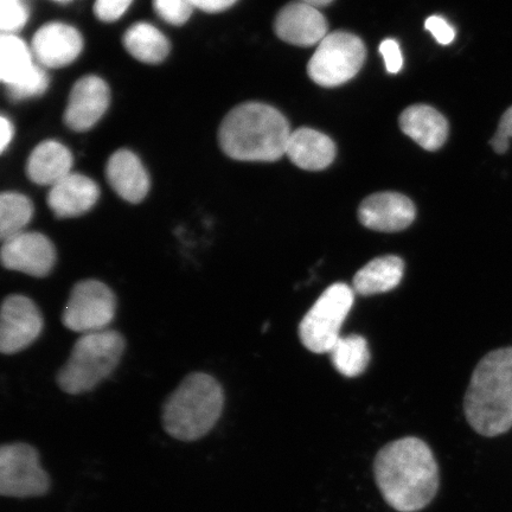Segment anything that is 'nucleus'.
Listing matches in <instances>:
<instances>
[{
	"label": "nucleus",
	"mask_w": 512,
	"mask_h": 512,
	"mask_svg": "<svg viewBox=\"0 0 512 512\" xmlns=\"http://www.w3.org/2000/svg\"><path fill=\"white\" fill-rule=\"evenodd\" d=\"M414 203L398 192H379L366 198L358 209L364 227L381 233H398L414 222Z\"/></svg>",
	"instance_id": "obj_12"
},
{
	"label": "nucleus",
	"mask_w": 512,
	"mask_h": 512,
	"mask_svg": "<svg viewBox=\"0 0 512 512\" xmlns=\"http://www.w3.org/2000/svg\"><path fill=\"white\" fill-rule=\"evenodd\" d=\"M291 127L274 107L247 102L235 107L222 121L220 145L230 158L241 162H275L286 155Z\"/></svg>",
	"instance_id": "obj_2"
},
{
	"label": "nucleus",
	"mask_w": 512,
	"mask_h": 512,
	"mask_svg": "<svg viewBox=\"0 0 512 512\" xmlns=\"http://www.w3.org/2000/svg\"><path fill=\"white\" fill-rule=\"evenodd\" d=\"M153 6L159 17L172 25L188 22L195 9L191 0H153Z\"/></svg>",
	"instance_id": "obj_27"
},
{
	"label": "nucleus",
	"mask_w": 512,
	"mask_h": 512,
	"mask_svg": "<svg viewBox=\"0 0 512 512\" xmlns=\"http://www.w3.org/2000/svg\"><path fill=\"white\" fill-rule=\"evenodd\" d=\"M467 422L483 437L494 438L512 427V347L489 352L473 371L465 394Z\"/></svg>",
	"instance_id": "obj_3"
},
{
	"label": "nucleus",
	"mask_w": 512,
	"mask_h": 512,
	"mask_svg": "<svg viewBox=\"0 0 512 512\" xmlns=\"http://www.w3.org/2000/svg\"><path fill=\"white\" fill-rule=\"evenodd\" d=\"M377 488L389 505L399 512H418L438 494L439 466L424 440L406 437L381 448L374 460Z\"/></svg>",
	"instance_id": "obj_1"
},
{
	"label": "nucleus",
	"mask_w": 512,
	"mask_h": 512,
	"mask_svg": "<svg viewBox=\"0 0 512 512\" xmlns=\"http://www.w3.org/2000/svg\"><path fill=\"white\" fill-rule=\"evenodd\" d=\"M106 175L112 189L123 200L137 204L150 191V177L133 152L120 150L108 160Z\"/></svg>",
	"instance_id": "obj_17"
},
{
	"label": "nucleus",
	"mask_w": 512,
	"mask_h": 512,
	"mask_svg": "<svg viewBox=\"0 0 512 512\" xmlns=\"http://www.w3.org/2000/svg\"><path fill=\"white\" fill-rule=\"evenodd\" d=\"M355 302L354 288L337 283L326 288L299 325V338L307 350L326 354L341 337L342 326Z\"/></svg>",
	"instance_id": "obj_6"
},
{
	"label": "nucleus",
	"mask_w": 512,
	"mask_h": 512,
	"mask_svg": "<svg viewBox=\"0 0 512 512\" xmlns=\"http://www.w3.org/2000/svg\"><path fill=\"white\" fill-rule=\"evenodd\" d=\"M72 168L73 157L67 147L54 140H48L32 151L27 164V174L32 182L53 187L72 174Z\"/></svg>",
	"instance_id": "obj_20"
},
{
	"label": "nucleus",
	"mask_w": 512,
	"mask_h": 512,
	"mask_svg": "<svg viewBox=\"0 0 512 512\" xmlns=\"http://www.w3.org/2000/svg\"><path fill=\"white\" fill-rule=\"evenodd\" d=\"M512 138V106L505 111L499 120V125L494 138L491 139L492 149L498 155H504L509 149V140Z\"/></svg>",
	"instance_id": "obj_30"
},
{
	"label": "nucleus",
	"mask_w": 512,
	"mask_h": 512,
	"mask_svg": "<svg viewBox=\"0 0 512 512\" xmlns=\"http://www.w3.org/2000/svg\"><path fill=\"white\" fill-rule=\"evenodd\" d=\"M49 473L40 462V452L32 445L11 443L0 447V495L8 498L47 496Z\"/></svg>",
	"instance_id": "obj_8"
},
{
	"label": "nucleus",
	"mask_w": 512,
	"mask_h": 512,
	"mask_svg": "<svg viewBox=\"0 0 512 512\" xmlns=\"http://www.w3.org/2000/svg\"><path fill=\"white\" fill-rule=\"evenodd\" d=\"M43 317L32 300L22 294L5 298L0 313V351L14 355L27 349L42 334Z\"/></svg>",
	"instance_id": "obj_10"
},
{
	"label": "nucleus",
	"mask_w": 512,
	"mask_h": 512,
	"mask_svg": "<svg viewBox=\"0 0 512 512\" xmlns=\"http://www.w3.org/2000/svg\"><path fill=\"white\" fill-rule=\"evenodd\" d=\"M48 85V76L40 67L30 79L19 83V85L8 87V91L12 99L24 100L42 95L47 91Z\"/></svg>",
	"instance_id": "obj_28"
},
{
	"label": "nucleus",
	"mask_w": 512,
	"mask_h": 512,
	"mask_svg": "<svg viewBox=\"0 0 512 512\" xmlns=\"http://www.w3.org/2000/svg\"><path fill=\"white\" fill-rule=\"evenodd\" d=\"M107 83L98 76H86L75 83L64 112V123L73 131H87L102 118L110 106Z\"/></svg>",
	"instance_id": "obj_13"
},
{
	"label": "nucleus",
	"mask_w": 512,
	"mask_h": 512,
	"mask_svg": "<svg viewBox=\"0 0 512 512\" xmlns=\"http://www.w3.org/2000/svg\"><path fill=\"white\" fill-rule=\"evenodd\" d=\"M124 44L128 53L144 63L156 64L169 55L170 44L156 27L137 23L126 31Z\"/></svg>",
	"instance_id": "obj_23"
},
{
	"label": "nucleus",
	"mask_w": 512,
	"mask_h": 512,
	"mask_svg": "<svg viewBox=\"0 0 512 512\" xmlns=\"http://www.w3.org/2000/svg\"><path fill=\"white\" fill-rule=\"evenodd\" d=\"M280 40L298 47H311L328 36V22L315 6L291 3L281 9L274 22Z\"/></svg>",
	"instance_id": "obj_14"
},
{
	"label": "nucleus",
	"mask_w": 512,
	"mask_h": 512,
	"mask_svg": "<svg viewBox=\"0 0 512 512\" xmlns=\"http://www.w3.org/2000/svg\"><path fill=\"white\" fill-rule=\"evenodd\" d=\"M238 0H191L195 8L206 12H221L233 6Z\"/></svg>",
	"instance_id": "obj_33"
},
{
	"label": "nucleus",
	"mask_w": 512,
	"mask_h": 512,
	"mask_svg": "<svg viewBox=\"0 0 512 512\" xmlns=\"http://www.w3.org/2000/svg\"><path fill=\"white\" fill-rule=\"evenodd\" d=\"M57 253L48 236L22 232L3 241L2 262L6 270L44 278L54 270Z\"/></svg>",
	"instance_id": "obj_11"
},
{
	"label": "nucleus",
	"mask_w": 512,
	"mask_h": 512,
	"mask_svg": "<svg viewBox=\"0 0 512 512\" xmlns=\"http://www.w3.org/2000/svg\"><path fill=\"white\" fill-rule=\"evenodd\" d=\"M56 2H68V0H56Z\"/></svg>",
	"instance_id": "obj_36"
},
{
	"label": "nucleus",
	"mask_w": 512,
	"mask_h": 512,
	"mask_svg": "<svg viewBox=\"0 0 512 512\" xmlns=\"http://www.w3.org/2000/svg\"><path fill=\"white\" fill-rule=\"evenodd\" d=\"M224 392L213 376L192 373L185 377L163 408V427L170 437L194 443L206 437L219 422Z\"/></svg>",
	"instance_id": "obj_4"
},
{
	"label": "nucleus",
	"mask_w": 512,
	"mask_h": 512,
	"mask_svg": "<svg viewBox=\"0 0 512 512\" xmlns=\"http://www.w3.org/2000/svg\"><path fill=\"white\" fill-rule=\"evenodd\" d=\"M117 310V299L110 287L99 280H82L73 287L64 307L62 323L80 334L107 330Z\"/></svg>",
	"instance_id": "obj_9"
},
{
	"label": "nucleus",
	"mask_w": 512,
	"mask_h": 512,
	"mask_svg": "<svg viewBox=\"0 0 512 512\" xmlns=\"http://www.w3.org/2000/svg\"><path fill=\"white\" fill-rule=\"evenodd\" d=\"M0 2H8V0H0Z\"/></svg>",
	"instance_id": "obj_37"
},
{
	"label": "nucleus",
	"mask_w": 512,
	"mask_h": 512,
	"mask_svg": "<svg viewBox=\"0 0 512 512\" xmlns=\"http://www.w3.org/2000/svg\"><path fill=\"white\" fill-rule=\"evenodd\" d=\"M329 354L332 366L345 377L360 376L370 361L367 339L360 335L339 337Z\"/></svg>",
	"instance_id": "obj_24"
},
{
	"label": "nucleus",
	"mask_w": 512,
	"mask_h": 512,
	"mask_svg": "<svg viewBox=\"0 0 512 512\" xmlns=\"http://www.w3.org/2000/svg\"><path fill=\"white\" fill-rule=\"evenodd\" d=\"M34 216V204L30 198L18 192H4L0 197V238L8 240L19 233Z\"/></svg>",
	"instance_id": "obj_25"
},
{
	"label": "nucleus",
	"mask_w": 512,
	"mask_h": 512,
	"mask_svg": "<svg viewBox=\"0 0 512 512\" xmlns=\"http://www.w3.org/2000/svg\"><path fill=\"white\" fill-rule=\"evenodd\" d=\"M40 68L34 62V54L21 38L3 34L0 41V79L6 87L27 81Z\"/></svg>",
	"instance_id": "obj_22"
},
{
	"label": "nucleus",
	"mask_w": 512,
	"mask_h": 512,
	"mask_svg": "<svg viewBox=\"0 0 512 512\" xmlns=\"http://www.w3.org/2000/svg\"><path fill=\"white\" fill-rule=\"evenodd\" d=\"M12 137H14V126L8 118L2 117L0 119V150L2 152L10 145Z\"/></svg>",
	"instance_id": "obj_34"
},
{
	"label": "nucleus",
	"mask_w": 512,
	"mask_h": 512,
	"mask_svg": "<svg viewBox=\"0 0 512 512\" xmlns=\"http://www.w3.org/2000/svg\"><path fill=\"white\" fill-rule=\"evenodd\" d=\"M29 11L22 0H8L0 2V28L3 34L15 35L27 24Z\"/></svg>",
	"instance_id": "obj_26"
},
{
	"label": "nucleus",
	"mask_w": 512,
	"mask_h": 512,
	"mask_svg": "<svg viewBox=\"0 0 512 512\" xmlns=\"http://www.w3.org/2000/svg\"><path fill=\"white\" fill-rule=\"evenodd\" d=\"M124 351L125 339L117 331L82 335L57 374V384L69 395L91 392L118 367Z\"/></svg>",
	"instance_id": "obj_5"
},
{
	"label": "nucleus",
	"mask_w": 512,
	"mask_h": 512,
	"mask_svg": "<svg viewBox=\"0 0 512 512\" xmlns=\"http://www.w3.org/2000/svg\"><path fill=\"white\" fill-rule=\"evenodd\" d=\"M286 155L300 169L319 171L334 162L336 145L326 134L303 127L291 133Z\"/></svg>",
	"instance_id": "obj_18"
},
{
	"label": "nucleus",
	"mask_w": 512,
	"mask_h": 512,
	"mask_svg": "<svg viewBox=\"0 0 512 512\" xmlns=\"http://www.w3.org/2000/svg\"><path fill=\"white\" fill-rule=\"evenodd\" d=\"M367 49L360 37L350 32H332L318 44L307 64V74L317 85L342 86L360 72Z\"/></svg>",
	"instance_id": "obj_7"
},
{
	"label": "nucleus",
	"mask_w": 512,
	"mask_h": 512,
	"mask_svg": "<svg viewBox=\"0 0 512 512\" xmlns=\"http://www.w3.org/2000/svg\"><path fill=\"white\" fill-rule=\"evenodd\" d=\"M300 2L315 6V8L318 9L323 8V6H328L329 4L334 2V0H300Z\"/></svg>",
	"instance_id": "obj_35"
},
{
	"label": "nucleus",
	"mask_w": 512,
	"mask_h": 512,
	"mask_svg": "<svg viewBox=\"0 0 512 512\" xmlns=\"http://www.w3.org/2000/svg\"><path fill=\"white\" fill-rule=\"evenodd\" d=\"M100 197V189L93 179L70 174L51 187L48 206L59 219H72L88 213Z\"/></svg>",
	"instance_id": "obj_16"
},
{
	"label": "nucleus",
	"mask_w": 512,
	"mask_h": 512,
	"mask_svg": "<svg viewBox=\"0 0 512 512\" xmlns=\"http://www.w3.org/2000/svg\"><path fill=\"white\" fill-rule=\"evenodd\" d=\"M83 48L80 32L68 24L49 23L32 38L31 50L43 67L61 68L78 59Z\"/></svg>",
	"instance_id": "obj_15"
},
{
	"label": "nucleus",
	"mask_w": 512,
	"mask_h": 512,
	"mask_svg": "<svg viewBox=\"0 0 512 512\" xmlns=\"http://www.w3.org/2000/svg\"><path fill=\"white\" fill-rule=\"evenodd\" d=\"M403 133L427 151H437L446 143L448 123L443 114L427 105H414L400 117Z\"/></svg>",
	"instance_id": "obj_19"
},
{
	"label": "nucleus",
	"mask_w": 512,
	"mask_h": 512,
	"mask_svg": "<svg viewBox=\"0 0 512 512\" xmlns=\"http://www.w3.org/2000/svg\"><path fill=\"white\" fill-rule=\"evenodd\" d=\"M133 0H96L94 12L102 22L118 21L130 8Z\"/></svg>",
	"instance_id": "obj_29"
},
{
	"label": "nucleus",
	"mask_w": 512,
	"mask_h": 512,
	"mask_svg": "<svg viewBox=\"0 0 512 512\" xmlns=\"http://www.w3.org/2000/svg\"><path fill=\"white\" fill-rule=\"evenodd\" d=\"M380 53L390 74H398L403 67V57L399 43L392 38L384 40L380 46Z\"/></svg>",
	"instance_id": "obj_32"
},
{
	"label": "nucleus",
	"mask_w": 512,
	"mask_h": 512,
	"mask_svg": "<svg viewBox=\"0 0 512 512\" xmlns=\"http://www.w3.org/2000/svg\"><path fill=\"white\" fill-rule=\"evenodd\" d=\"M403 273H405V262L400 256H379L355 274L352 288L355 293L364 297L386 293L400 285Z\"/></svg>",
	"instance_id": "obj_21"
},
{
	"label": "nucleus",
	"mask_w": 512,
	"mask_h": 512,
	"mask_svg": "<svg viewBox=\"0 0 512 512\" xmlns=\"http://www.w3.org/2000/svg\"><path fill=\"white\" fill-rule=\"evenodd\" d=\"M425 27L441 46H448L456 38V30L443 17L432 16L427 18Z\"/></svg>",
	"instance_id": "obj_31"
}]
</instances>
